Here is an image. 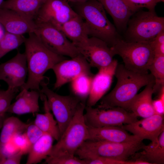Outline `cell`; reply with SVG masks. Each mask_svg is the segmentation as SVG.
Returning a JSON list of instances; mask_svg holds the SVG:
<instances>
[{"instance_id": "1", "label": "cell", "mask_w": 164, "mask_h": 164, "mask_svg": "<svg viewBox=\"0 0 164 164\" xmlns=\"http://www.w3.org/2000/svg\"><path fill=\"white\" fill-rule=\"evenodd\" d=\"M24 43V53L27 62L28 79L20 88L40 91V84L43 80L45 73L52 69L58 63L65 59L63 56L57 55L47 48L35 33L29 34Z\"/></svg>"}, {"instance_id": "2", "label": "cell", "mask_w": 164, "mask_h": 164, "mask_svg": "<svg viewBox=\"0 0 164 164\" xmlns=\"http://www.w3.org/2000/svg\"><path fill=\"white\" fill-rule=\"evenodd\" d=\"M114 75L117 79L115 87L102 97L98 108L108 109L119 107L128 111L130 103L140 89L150 83H155L151 74L130 70L122 64L118 63Z\"/></svg>"}, {"instance_id": "3", "label": "cell", "mask_w": 164, "mask_h": 164, "mask_svg": "<svg viewBox=\"0 0 164 164\" xmlns=\"http://www.w3.org/2000/svg\"><path fill=\"white\" fill-rule=\"evenodd\" d=\"M69 3L84 21L89 37L100 39L110 47L120 38L115 26L109 20L105 10L97 0Z\"/></svg>"}, {"instance_id": "4", "label": "cell", "mask_w": 164, "mask_h": 164, "mask_svg": "<svg viewBox=\"0 0 164 164\" xmlns=\"http://www.w3.org/2000/svg\"><path fill=\"white\" fill-rule=\"evenodd\" d=\"M142 140H137L124 142L87 140L76 151L75 155L79 158L87 160L102 156L117 160L127 161L144 145Z\"/></svg>"}, {"instance_id": "5", "label": "cell", "mask_w": 164, "mask_h": 164, "mask_svg": "<svg viewBox=\"0 0 164 164\" xmlns=\"http://www.w3.org/2000/svg\"><path fill=\"white\" fill-rule=\"evenodd\" d=\"M85 106V102H80L70 122L53 145L49 156L75 155L78 149L87 140L88 128L84 116Z\"/></svg>"}, {"instance_id": "6", "label": "cell", "mask_w": 164, "mask_h": 164, "mask_svg": "<svg viewBox=\"0 0 164 164\" xmlns=\"http://www.w3.org/2000/svg\"><path fill=\"white\" fill-rule=\"evenodd\" d=\"M111 48L115 55L121 57L126 69L139 73H148L154 57L149 42H128L120 37Z\"/></svg>"}, {"instance_id": "7", "label": "cell", "mask_w": 164, "mask_h": 164, "mask_svg": "<svg viewBox=\"0 0 164 164\" xmlns=\"http://www.w3.org/2000/svg\"><path fill=\"white\" fill-rule=\"evenodd\" d=\"M131 17L125 31L123 39L126 41L150 42L164 30V18L155 11H138Z\"/></svg>"}, {"instance_id": "8", "label": "cell", "mask_w": 164, "mask_h": 164, "mask_svg": "<svg viewBox=\"0 0 164 164\" xmlns=\"http://www.w3.org/2000/svg\"><path fill=\"white\" fill-rule=\"evenodd\" d=\"M40 86V92L46 96L49 107L57 122L60 137L81 101L74 95L62 96L56 94L50 89L43 80Z\"/></svg>"}, {"instance_id": "9", "label": "cell", "mask_w": 164, "mask_h": 164, "mask_svg": "<svg viewBox=\"0 0 164 164\" xmlns=\"http://www.w3.org/2000/svg\"><path fill=\"white\" fill-rule=\"evenodd\" d=\"M85 110L84 120L89 127L120 126L138 120L133 113L119 107L103 109L86 105Z\"/></svg>"}, {"instance_id": "10", "label": "cell", "mask_w": 164, "mask_h": 164, "mask_svg": "<svg viewBox=\"0 0 164 164\" xmlns=\"http://www.w3.org/2000/svg\"><path fill=\"white\" fill-rule=\"evenodd\" d=\"M36 24L34 32L41 43L53 53L74 57L80 53L76 47L59 29L47 23Z\"/></svg>"}, {"instance_id": "11", "label": "cell", "mask_w": 164, "mask_h": 164, "mask_svg": "<svg viewBox=\"0 0 164 164\" xmlns=\"http://www.w3.org/2000/svg\"><path fill=\"white\" fill-rule=\"evenodd\" d=\"M74 46L91 67L98 69L110 64L115 55L106 42L95 37H89Z\"/></svg>"}, {"instance_id": "12", "label": "cell", "mask_w": 164, "mask_h": 164, "mask_svg": "<svg viewBox=\"0 0 164 164\" xmlns=\"http://www.w3.org/2000/svg\"><path fill=\"white\" fill-rule=\"evenodd\" d=\"M77 15L64 0H46L40 9L35 22L50 23L57 28Z\"/></svg>"}, {"instance_id": "13", "label": "cell", "mask_w": 164, "mask_h": 164, "mask_svg": "<svg viewBox=\"0 0 164 164\" xmlns=\"http://www.w3.org/2000/svg\"><path fill=\"white\" fill-rule=\"evenodd\" d=\"M91 67L80 54L70 60H63L52 67L56 77L54 88L57 89L83 74H91Z\"/></svg>"}, {"instance_id": "14", "label": "cell", "mask_w": 164, "mask_h": 164, "mask_svg": "<svg viewBox=\"0 0 164 164\" xmlns=\"http://www.w3.org/2000/svg\"><path fill=\"white\" fill-rule=\"evenodd\" d=\"M120 127L139 139H149L151 141L152 145H155L158 144L159 135L164 131L163 116L155 114Z\"/></svg>"}, {"instance_id": "15", "label": "cell", "mask_w": 164, "mask_h": 164, "mask_svg": "<svg viewBox=\"0 0 164 164\" xmlns=\"http://www.w3.org/2000/svg\"><path fill=\"white\" fill-rule=\"evenodd\" d=\"M28 75L25 53L18 52L12 58L0 64V80L5 82L8 88H20L26 82Z\"/></svg>"}, {"instance_id": "16", "label": "cell", "mask_w": 164, "mask_h": 164, "mask_svg": "<svg viewBox=\"0 0 164 164\" xmlns=\"http://www.w3.org/2000/svg\"><path fill=\"white\" fill-rule=\"evenodd\" d=\"M118 63L117 60L114 59L109 65L98 69L97 73L93 75L86 106H94L109 90Z\"/></svg>"}, {"instance_id": "17", "label": "cell", "mask_w": 164, "mask_h": 164, "mask_svg": "<svg viewBox=\"0 0 164 164\" xmlns=\"http://www.w3.org/2000/svg\"><path fill=\"white\" fill-rule=\"evenodd\" d=\"M0 24L6 32L18 35L34 32L36 27L34 21L14 10L3 8H0Z\"/></svg>"}, {"instance_id": "18", "label": "cell", "mask_w": 164, "mask_h": 164, "mask_svg": "<svg viewBox=\"0 0 164 164\" xmlns=\"http://www.w3.org/2000/svg\"><path fill=\"white\" fill-rule=\"evenodd\" d=\"M112 18L117 31L125 32L128 22L135 12L124 0H97Z\"/></svg>"}, {"instance_id": "19", "label": "cell", "mask_w": 164, "mask_h": 164, "mask_svg": "<svg viewBox=\"0 0 164 164\" xmlns=\"http://www.w3.org/2000/svg\"><path fill=\"white\" fill-rule=\"evenodd\" d=\"M88 128L87 140L124 142L140 140L136 136L129 134L120 126L94 127L88 126Z\"/></svg>"}, {"instance_id": "20", "label": "cell", "mask_w": 164, "mask_h": 164, "mask_svg": "<svg viewBox=\"0 0 164 164\" xmlns=\"http://www.w3.org/2000/svg\"><path fill=\"white\" fill-rule=\"evenodd\" d=\"M41 92L35 90H24L16 97V101L11 104L6 112L23 114H34L40 111L39 100Z\"/></svg>"}, {"instance_id": "21", "label": "cell", "mask_w": 164, "mask_h": 164, "mask_svg": "<svg viewBox=\"0 0 164 164\" xmlns=\"http://www.w3.org/2000/svg\"><path fill=\"white\" fill-rule=\"evenodd\" d=\"M154 84L152 83L147 85L144 90L135 96L130 103L128 111H131L137 117L143 118L155 114L152 99Z\"/></svg>"}, {"instance_id": "22", "label": "cell", "mask_w": 164, "mask_h": 164, "mask_svg": "<svg viewBox=\"0 0 164 164\" xmlns=\"http://www.w3.org/2000/svg\"><path fill=\"white\" fill-rule=\"evenodd\" d=\"M57 28L60 30L74 45L89 37L84 21L78 15Z\"/></svg>"}, {"instance_id": "23", "label": "cell", "mask_w": 164, "mask_h": 164, "mask_svg": "<svg viewBox=\"0 0 164 164\" xmlns=\"http://www.w3.org/2000/svg\"><path fill=\"white\" fill-rule=\"evenodd\" d=\"M46 0H6L0 8L11 9L35 21L38 12Z\"/></svg>"}, {"instance_id": "24", "label": "cell", "mask_w": 164, "mask_h": 164, "mask_svg": "<svg viewBox=\"0 0 164 164\" xmlns=\"http://www.w3.org/2000/svg\"><path fill=\"white\" fill-rule=\"evenodd\" d=\"M40 97L43 102L45 113H36L34 123L44 133L50 135L57 141L60 138V134L57 122L50 112L46 96L41 92Z\"/></svg>"}, {"instance_id": "25", "label": "cell", "mask_w": 164, "mask_h": 164, "mask_svg": "<svg viewBox=\"0 0 164 164\" xmlns=\"http://www.w3.org/2000/svg\"><path fill=\"white\" fill-rule=\"evenodd\" d=\"M54 138L45 133L31 146L28 153L26 164H36L45 159L53 146Z\"/></svg>"}, {"instance_id": "26", "label": "cell", "mask_w": 164, "mask_h": 164, "mask_svg": "<svg viewBox=\"0 0 164 164\" xmlns=\"http://www.w3.org/2000/svg\"><path fill=\"white\" fill-rule=\"evenodd\" d=\"M139 153L138 159L151 164H164V131L160 134L158 138V144L153 145L150 143L144 145Z\"/></svg>"}, {"instance_id": "27", "label": "cell", "mask_w": 164, "mask_h": 164, "mask_svg": "<svg viewBox=\"0 0 164 164\" xmlns=\"http://www.w3.org/2000/svg\"><path fill=\"white\" fill-rule=\"evenodd\" d=\"M29 124L14 116L6 118L0 135V147L9 141L15 135L23 133Z\"/></svg>"}, {"instance_id": "28", "label": "cell", "mask_w": 164, "mask_h": 164, "mask_svg": "<svg viewBox=\"0 0 164 164\" xmlns=\"http://www.w3.org/2000/svg\"><path fill=\"white\" fill-rule=\"evenodd\" d=\"M91 74L80 75L72 81L70 88L74 96L85 102L89 94L92 77Z\"/></svg>"}, {"instance_id": "29", "label": "cell", "mask_w": 164, "mask_h": 164, "mask_svg": "<svg viewBox=\"0 0 164 164\" xmlns=\"http://www.w3.org/2000/svg\"><path fill=\"white\" fill-rule=\"evenodd\" d=\"M26 38L23 35L6 32L0 38V59L8 53L19 47L24 43Z\"/></svg>"}, {"instance_id": "30", "label": "cell", "mask_w": 164, "mask_h": 164, "mask_svg": "<svg viewBox=\"0 0 164 164\" xmlns=\"http://www.w3.org/2000/svg\"><path fill=\"white\" fill-rule=\"evenodd\" d=\"M149 70L154 79V93L164 86V55L155 56Z\"/></svg>"}, {"instance_id": "31", "label": "cell", "mask_w": 164, "mask_h": 164, "mask_svg": "<svg viewBox=\"0 0 164 164\" xmlns=\"http://www.w3.org/2000/svg\"><path fill=\"white\" fill-rule=\"evenodd\" d=\"M48 164H87L85 160L75 155H63L51 157L48 156L45 159Z\"/></svg>"}, {"instance_id": "32", "label": "cell", "mask_w": 164, "mask_h": 164, "mask_svg": "<svg viewBox=\"0 0 164 164\" xmlns=\"http://www.w3.org/2000/svg\"><path fill=\"white\" fill-rule=\"evenodd\" d=\"M18 91L19 89L9 88L5 91L0 90V114L6 113Z\"/></svg>"}, {"instance_id": "33", "label": "cell", "mask_w": 164, "mask_h": 164, "mask_svg": "<svg viewBox=\"0 0 164 164\" xmlns=\"http://www.w3.org/2000/svg\"><path fill=\"white\" fill-rule=\"evenodd\" d=\"M129 7L135 13L141 8H145L148 10L155 11L158 3L157 0H124Z\"/></svg>"}, {"instance_id": "34", "label": "cell", "mask_w": 164, "mask_h": 164, "mask_svg": "<svg viewBox=\"0 0 164 164\" xmlns=\"http://www.w3.org/2000/svg\"><path fill=\"white\" fill-rule=\"evenodd\" d=\"M24 133L31 147L45 134L34 123L29 124Z\"/></svg>"}, {"instance_id": "35", "label": "cell", "mask_w": 164, "mask_h": 164, "mask_svg": "<svg viewBox=\"0 0 164 164\" xmlns=\"http://www.w3.org/2000/svg\"><path fill=\"white\" fill-rule=\"evenodd\" d=\"M11 139L23 155L28 153L31 146L24 132L15 135Z\"/></svg>"}, {"instance_id": "36", "label": "cell", "mask_w": 164, "mask_h": 164, "mask_svg": "<svg viewBox=\"0 0 164 164\" xmlns=\"http://www.w3.org/2000/svg\"><path fill=\"white\" fill-rule=\"evenodd\" d=\"M155 56L164 55V30L149 42Z\"/></svg>"}, {"instance_id": "37", "label": "cell", "mask_w": 164, "mask_h": 164, "mask_svg": "<svg viewBox=\"0 0 164 164\" xmlns=\"http://www.w3.org/2000/svg\"><path fill=\"white\" fill-rule=\"evenodd\" d=\"M87 164H131V161H122L102 156H96L85 160Z\"/></svg>"}, {"instance_id": "38", "label": "cell", "mask_w": 164, "mask_h": 164, "mask_svg": "<svg viewBox=\"0 0 164 164\" xmlns=\"http://www.w3.org/2000/svg\"><path fill=\"white\" fill-rule=\"evenodd\" d=\"M160 90L158 99L153 101L152 105L155 114L163 115L164 114V87Z\"/></svg>"}, {"instance_id": "39", "label": "cell", "mask_w": 164, "mask_h": 164, "mask_svg": "<svg viewBox=\"0 0 164 164\" xmlns=\"http://www.w3.org/2000/svg\"><path fill=\"white\" fill-rule=\"evenodd\" d=\"M0 147L2 153L5 158L20 151L11 139Z\"/></svg>"}, {"instance_id": "40", "label": "cell", "mask_w": 164, "mask_h": 164, "mask_svg": "<svg viewBox=\"0 0 164 164\" xmlns=\"http://www.w3.org/2000/svg\"><path fill=\"white\" fill-rule=\"evenodd\" d=\"M23 154L20 151L5 158L1 164H19Z\"/></svg>"}, {"instance_id": "41", "label": "cell", "mask_w": 164, "mask_h": 164, "mask_svg": "<svg viewBox=\"0 0 164 164\" xmlns=\"http://www.w3.org/2000/svg\"><path fill=\"white\" fill-rule=\"evenodd\" d=\"M68 3H78L85 2L88 0H64Z\"/></svg>"}, {"instance_id": "42", "label": "cell", "mask_w": 164, "mask_h": 164, "mask_svg": "<svg viewBox=\"0 0 164 164\" xmlns=\"http://www.w3.org/2000/svg\"><path fill=\"white\" fill-rule=\"evenodd\" d=\"M5 159V158L3 156L1 150V148L0 147V164H1L2 162Z\"/></svg>"}, {"instance_id": "43", "label": "cell", "mask_w": 164, "mask_h": 164, "mask_svg": "<svg viewBox=\"0 0 164 164\" xmlns=\"http://www.w3.org/2000/svg\"><path fill=\"white\" fill-rule=\"evenodd\" d=\"M158 3L160 2H164V0H157Z\"/></svg>"}, {"instance_id": "44", "label": "cell", "mask_w": 164, "mask_h": 164, "mask_svg": "<svg viewBox=\"0 0 164 164\" xmlns=\"http://www.w3.org/2000/svg\"><path fill=\"white\" fill-rule=\"evenodd\" d=\"M4 1V0H0V6L1 5Z\"/></svg>"}]
</instances>
